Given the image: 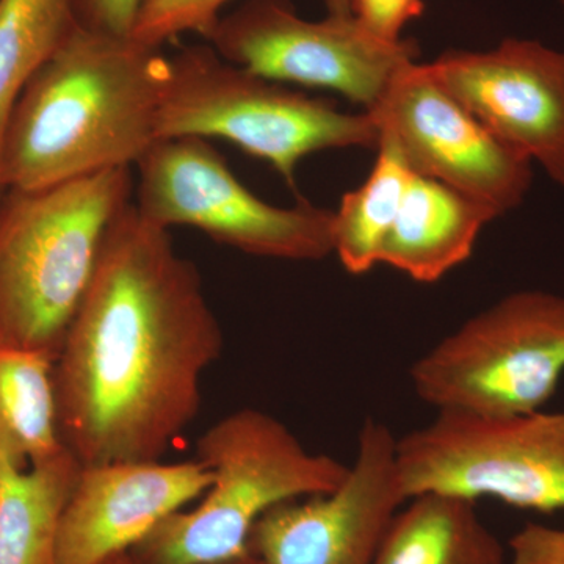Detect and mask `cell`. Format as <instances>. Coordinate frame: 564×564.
Listing matches in <instances>:
<instances>
[{
    "mask_svg": "<svg viewBox=\"0 0 564 564\" xmlns=\"http://www.w3.org/2000/svg\"><path fill=\"white\" fill-rule=\"evenodd\" d=\"M397 463L408 499L491 497L554 513L564 508V410L502 419L437 413L397 440Z\"/></svg>",
    "mask_w": 564,
    "mask_h": 564,
    "instance_id": "ba28073f",
    "label": "cell"
},
{
    "mask_svg": "<svg viewBox=\"0 0 564 564\" xmlns=\"http://www.w3.org/2000/svg\"><path fill=\"white\" fill-rule=\"evenodd\" d=\"M510 564H564V530L527 522L508 541Z\"/></svg>",
    "mask_w": 564,
    "mask_h": 564,
    "instance_id": "603a6c76",
    "label": "cell"
},
{
    "mask_svg": "<svg viewBox=\"0 0 564 564\" xmlns=\"http://www.w3.org/2000/svg\"><path fill=\"white\" fill-rule=\"evenodd\" d=\"M102 564H131V556H129V554L115 556V558H111L109 562Z\"/></svg>",
    "mask_w": 564,
    "mask_h": 564,
    "instance_id": "484cf974",
    "label": "cell"
},
{
    "mask_svg": "<svg viewBox=\"0 0 564 564\" xmlns=\"http://www.w3.org/2000/svg\"><path fill=\"white\" fill-rule=\"evenodd\" d=\"M223 347L195 263L129 204L55 358L63 445L82 466L161 462L198 415Z\"/></svg>",
    "mask_w": 564,
    "mask_h": 564,
    "instance_id": "6da1fadb",
    "label": "cell"
},
{
    "mask_svg": "<svg viewBox=\"0 0 564 564\" xmlns=\"http://www.w3.org/2000/svg\"><path fill=\"white\" fill-rule=\"evenodd\" d=\"M231 0H143L132 39L162 47L181 33L193 32L209 40L221 10Z\"/></svg>",
    "mask_w": 564,
    "mask_h": 564,
    "instance_id": "ffe728a7",
    "label": "cell"
},
{
    "mask_svg": "<svg viewBox=\"0 0 564 564\" xmlns=\"http://www.w3.org/2000/svg\"><path fill=\"white\" fill-rule=\"evenodd\" d=\"M77 25L73 0H0V140L22 90Z\"/></svg>",
    "mask_w": 564,
    "mask_h": 564,
    "instance_id": "d6986e66",
    "label": "cell"
},
{
    "mask_svg": "<svg viewBox=\"0 0 564 564\" xmlns=\"http://www.w3.org/2000/svg\"><path fill=\"white\" fill-rule=\"evenodd\" d=\"M437 82L505 144L564 187V51L505 39L429 63Z\"/></svg>",
    "mask_w": 564,
    "mask_h": 564,
    "instance_id": "7c38bea8",
    "label": "cell"
},
{
    "mask_svg": "<svg viewBox=\"0 0 564 564\" xmlns=\"http://www.w3.org/2000/svg\"><path fill=\"white\" fill-rule=\"evenodd\" d=\"M207 41L225 61L258 76L339 93L364 111L419 57L413 40L378 39L355 17L304 20L291 0H247L220 18Z\"/></svg>",
    "mask_w": 564,
    "mask_h": 564,
    "instance_id": "9c48e42d",
    "label": "cell"
},
{
    "mask_svg": "<svg viewBox=\"0 0 564 564\" xmlns=\"http://www.w3.org/2000/svg\"><path fill=\"white\" fill-rule=\"evenodd\" d=\"M373 564H508V558L475 500L425 492L393 516Z\"/></svg>",
    "mask_w": 564,
    "mask_h": 564,
    "instance_id": "9a60e30c",
    "label": "cell"
},
{
    "mask_svg": "<svg viewBox=\"0 0 564 564\" xmlns=\"http://www.w3.org/2000/svg\"><path fill=\"white\" fill-rule=\"evenodd\" d=\"M367 113L380 141L392 144L414 173L473 196L499 217L524 202L532 187L533 162L456 101L429 63L403 66Z\"/></svg>",
    "mask_w": 564,
    "mask_h": 564,
    "instance_id": "30bf717a",
    "label": "cell"
},
{
    "mask_svg": "<svg viewBox=\"0 0 564 564\" xmlns=\"http://www.w3.org/2000/svg\"><path fill=\"white\" fill-rule=\"evenodd\" d=\"M425 10L422 0H351V13L362 28L384 41L403 40L408 22Z\"/></svg>",
    "mask_w": 564,
    "mask_h": 564,
    "instance_id": "44dd1931",
    "label": "cell"
},
{
    "mask_svg": "<svg viewBox=\"0 0 564 564\" xmlns=\"http://www.w3.org/2000/svg\"><path fill=\"white\" fill-rule=\"evenodd\" d=\"M158 137L221 139L262 159L295 184L299 163L314 152L377 150L373 118L347 113L225 61L210 44L185 46L169 57L158 115Z\"/></svg>",
    "mask_w": 564,
    "mask_h": 564,
    "instance_id": "5b68a950",
    "label": "cell"
},
{
    "mask_svg": "<svg viewBox=\"0 0 564 564\" xmlns=\"http://www.w3.org/2000/svg\"><path fill=\"white\" fill-rule=\"evenodd\" d=\"M55 359L0 348V455L29 467L61 454Z\"/></svg>",
    "mask_w": 564,
    "mask_h": 564,
    "instance_id": "e0dca14e",
    "label": "cell"
},
{
    "mask_svg": "<svg viewBox=\"0 0 564 564\" xmlns=\"http://www.w3.org/2000/svg\"><path fill=\"white\" fill-rule=\"evenodd\" d=\"M169 57L77 25L32 77L0 140V191H39L131 169L159 141Z\"/></svg>",
    "mask_w": 564,
    "mask_h": 564,
    "instance_id": "7a4b0ae2",
    "label": "cell"
},
{
    "mask_svg": "<svg viewBox=\"0 0 564 564\" xmlns=\"http://www.w3.org/2000/svg\"><path fill=\"white\" fill-rule=\"evenodd\" d=\"M137 169L133 206L155 226L199 229L259 258L314 262L334 254V210L307 202L292 207L263 202L234 176L209 140L155 141Z\"/></svg>",
    "mask_w": 564,
    "mask_h": 564,
    "instance_id": "52a82bcc",
    "label": "cell"
},
{
    "mask_svg": "<svg viewBox=\"0 0 564 564\" xmlns=\"http://www.w3.org/2000/svg\"><path fill=\"white\" fill-rule=\"evenodd\" d=\"M132 195L131 169L9 192L0 204V348L57 358Z\"/></svg>",
    "mask_w": 564,
    "mask_h": 564,
    "instance_id": "3957f363",
    "label": "cell"
},
{
    "mask_svg": "<svg viewBox=\"0 0 564 564\" xmlns=\"http://www.w3.org/2000/svg\"><path fill=\"white\" fill-rule=\"evenodd\" d=\"M80 469L66 447L29 467L0 455V564H58L63 513Z\"/></svg>",
    "mask_w": 564,
    "mask_h": 564,
    "instance_id": "2e32d148",
    "label": "cell"
},
{
    "mask_svg": "<svg viewBox=\"0 0 564 564\" xmlns=\"http://www.w3.org/2000/svg\"><path fill=\"white\" fill-rule=\"evenodd\" d=\"M560 6H562V9L564 10V0H558Z\"/></svg>",
    "mask_w": 564,
    "mask_h": 564,
    "instance_id": "4316f807",
    "label": "cell"
},
{
    "mask_svg": "<svg viewBox=\"0 0 564 564\" xmlns=\"http://www.w3.org/2000/svg\"><path fill=\"white\" fill-rule=\"evenodd\" d=\"M375 151L372 172L358 188L345 193L334 212V254L355 276L380 265L381 245L414 174L388 141H380Z\"/></svg>",
    "mask_w": 564,
    "mask_h": 564,
    "instance_id": "ac0fdd59",
    "label": "cell"
},
{
    "mask_svg": "<svg viewBox=\"0 0 564 564\" xmlns=\"http://www.w3.org/2000/svg\"><path fill=\"white\" fill-rule=\"evenodd\" d=\"M77 24L87 31L132 36L143 0H73Z\"/></svg>",
    "mask_w": 564,
    "mask_h": 564,
    "instance_id": "7402d4cb",
    "label": "cell"
},
{
    "mask_svg": "<svg viewBox=\"0 0 564 564\" xmlns=\"http://www.w3.org/2000/svg\"><path fill=\"white\" fill-rule=\"evenodd\" d=\"M210 484L209 467L196 458L82 466L63 513L58 564H102L129 554Z\"/></svg>",
    "mask_w": 564,
    "mask_h": 564,
    "instance_id": "4fadbf2b",
    "label": "cell"
},
{
    "mask_svg": "<svg viewBox=\"0 0 564 564\" xmlns=\"http://www.w3.org/2000/svg\"><path fill=\"white\" fill-rule=\"evenodd\" d=\"M406 500L397 437L386 423L369 417L343 484L272 508L252 527L248 547L262 564H373Z\"/></svg>",
    "mask_w": 564,
    "mask_h": 564,
    "instance_id": "8fae6325",
    "label": "cell"
},
{
    "mask_svg": "<svg viewBox=\"0 0 564 564\" xmlns=\"http://www.w3.org/2000/svg\"><path fill=\"white\" fill-rule=\"evenodd\" d=\"M196 459L212 474L192 510L163 519L129 552L139 564H206L250 551L252 527L278 505L332 492L348 466L307 451L272 414L243 408L199 436Z\"/></svg>",
    "mask_w": 564,
    "mask_h": 564,
    "instance_id": "277c9868",
    "label": "cell"
},
{
    "mask_svg": "<svg viewBox=\"0 0 564 564\" xmlns=\"http://www.w3.org/2000/svg\"><path fill=\"white\" fill-rule=\"evenodd\" d=\"M499 215L466 193L414 173L380 250V265L430 284L473 256L481 231Z\"/></svg>",
    "mask_w": 564,
    "mask_h": 564,
    "instance_id": "5bb4252c",
    "label": "cell"
},
{
    "mask_svg": "<svg viewBox=\"0 0 564 564\" xmlns=\"http://www.w3.org/2000/svg\"><path fill=\"white\" fill-rule=\"evenodd\" d=\"M564 373V296L521 291L464 322L411 366L437 413L502 419L536 413Z\"/></svg>",
    "mask_w": 564,
    "mask_h": 564,
    "instance_id": "8992f818",
    "label": "cell"
},
{
    "mask_svg": "<svg viewBox=\"0 0 564 564\" xmlns=\"http://www.w3.org/2000/svg\"><path fill=\"white\" fill-rule=\"evenodd\" d=\"M329 17L348 18L352 17L351 0H323Z\"/></svg>",
    "mask_w": 564,
    "mask_h": 564,
    "instance_id": "cb8c5ba5",
    "label": "cell"
},
{
    "mask_svg": "<svg viewBox=\"0 0 564 564\" xmlns=\"http://www.w3.org/2000/svg\"><path fill=\"white\" fill-rule=\"evenodd\" d=\"M131 556V555H129ZM131 564H139L133 562L131 558ZM206 564H262L261 560L258 558L251 551L245 552L243 555L236 556V558L225 560V562L217 563H206Z\"/></svg>",
    "mask_w": 564,
    "mask_h": 564,
    "instance_id": "d4e9b609",
    "label": "cell"
}]
</instances>
